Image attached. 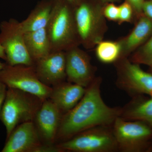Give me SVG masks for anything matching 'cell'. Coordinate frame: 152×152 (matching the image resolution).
Instances as JSON below:
<instances>
[{"label": "cell", "instance_id": "1", "mask_svg": "<svg viewBox=\"0 0 152 152\" xmlns=\"http://www.w3.org/2000/svg\"><path fill=\"white\" fill-rule=\"evenodd\" d=\"M100 83V80H94L77 104L63 115L56 141L66 140L83 131L110 124L118 117L120 110L110 107L103 101Z\"/></svg>", "mask_w": 152, "mask_h": 152}, {"label": "cell", "instance_id": "2", "mask_svg": "<svg viewBox=\"0 0 152 152\" xmlns=\"http://www.w3.org/2000/svg\"><path fill=\"white\" fill-rule=\"evenodd\" d=\"M74 10L66 0H53L51 14L46 28L52 52L66 51L80 45Z\"/></svg>", "mask_w": 152, "mask_h": 152}, {"label": "cell", "instance_id": "3", "mask_svg": "<svg viewBox=\"0 0 152 152\" xmlns=\"http://www.w3.org/2000/svg\"><path fill=\"white\" fill-rule=\"evenodd\" d=\"M43 102L29 93L7 88L0 113V119L6 128L7 138L20 124L34 121Z\"/></svg>", "mask_w": 152, "mask_h": 152}, {"label": "cell", "instance_id": "4", "mask_svg": "<svg viewBox=\"0 0 152 152\" xmlns=\"http://www.w3.org/2000/svg\"><path fill=\"white\" fill-rule=\"evenodd\" d=\"M104 7L82 0L74 7V16L80 44L85 49L94 48L107 29Z\"/></svg>", "mask_w": 152, "mask_h": 152}, {"label": "cell", "instance_id": "5", "mask_svg": "<svg viewBox=\"0 0 152 152\" xmlns=\"http://www.w3.org/2000/svg\"><path fill=\"white\" fill-rule=\"evenodd\" d=\"M34 65L11 66L6 64L0 72V80L7 88L29 93L44 101L50 98L52 87L41 81Z\"/></svg>", "mask_w": 152, "mask_h": 152}, {"label": "cell", "instance_id": "6", "mask_svg": "<svg viewBox=\"0 0 152 152\" xmlns=\"http://www.w3.org/2000/svg\"><path fill=\"white\" fill-rule=\"evenodd\" d=\"M20 22L10 19L0 24V45L4 50L6 64L11 66H33L34 62L28 53Z\"/></svg>", "mask_w": 152, "mask_h": 152}, {"label": "cell", "instance_id": "7", "mask_svg": "<svg viewBox=\"0 0 152 152\" xmlns=\"http://www.w3.org/2000/svg\"><path fill=\"white\" fill-rule=\"evenodd\" d=\"M57 145L63 152H110L118 146L114 135L104 130L94 128L79 133Z\"/></svg>", "mask_w": 152, "mask_h": 152}, {"label": "cell", "instance_id": "8", "mask_svg": "<svg viewBox=\"0 0 152 152\" xmlns=\"http://www.w3.org/2000/svg\"><path fill=\"white\" fill-rule=\"evenodd\" d=\"M66 72L68 81L88 88L94 79L89 56L79 46L66 51Z\"/></svg>", "mask_w": 152, "mask_h": 152}, {"label": "cell", "instance_id": "9", "mask_svg": "<svg viewBox=\"0 0 152 152\" xmlns=\"http://www.w3.org/2000/svg\"><path fill=\"white\" fill-rule=\"evenodd\" d=\"M66 52L55 51L37 61L34 66L41 81L53 87L66 79Z\"/></svg>", "mask_w": 152, "mask_h": 152}, {"label": "cell", "instance_id": "10", "mask_svg": "<svg viewBox=\"0 0 152 152\" xmlns=\"http://www.w3.org/2000/svg\"><path fill=\"white\" fill-rule=\"evenodd\" d=\"M34 121L20 124L7 138L2 152H36L42 145Z\"/></svg>", "mask_w": 152, "mask_h": 152}, {"label": "cell", "instance_id": "11", "mask_svg": "<svg viewBox=\"0 0 152 152\" xmlns=\"http://www.w3.org/2000/svg\"><path fill=\"white\" fill-rule=\"evenodd\" d=\"M63 114L50 99L43 102L35 117V124L41 140L47 144L56 142Z\"/></svg>", "mask_w": 152, "mask_h": 152}, {"label": "cell", "instance_id": "12", "mask_svg": "<svg viewBox=\"0 0 152 152\" xmlns=\"http://www.w3.org/2000/svg\"><path fill=\"white\" fill-rule=\"evenodd\" d=\"M114 136L118 146L125 151L134 149L151 135L146 125L139 122H129L118 118L114 121Z\"/></svg>", "mask_w": 152, "mask_h": 152}, {"label": "cell", "instance_id": "13", "mask_svg": "<svg viewBox=\"0 0 152 152\" xmlns=\"http://www.w3.org/2000/svg\"><path fill=\"white\" fill-rule=\"evenodd\" d=\"M118 65L121 83L130 90L152 94V75L145 72L137 64L126 58L119 59Z\"/></svg>", "mask_w": 152, "mask_h": 152}, {"label": "cell", "instance_id": "14", "mask_svg": "<svg viewBox=\"0 0 152 152\" xmlns=\"http://www.w3.org/2000/svg\"><path fill=\"white\" fill-rule=\"evenodd\" d=\"M52 87L49 99L63 114L73 108L81 99L86 90L84 87L69 82H62Z\"/></svg>", "mask_w": 152, "mask_h": 152}, {"label": "cell", "instance_id": "15", "mask_svg": "<svg viewBox=\"0 0 152 152\" xmlns=\"http://www.w3.org/2000/svg\"><path fill=\"white\" fill-rule=\"evenodd\" d=\"M152 35V20L142 15L130 34L119 40L121 58H126L145 43ZM119 58V59H120Z\"/></svg>", "mask_w": 152, "mask_h": 152}, {"label": "cell", "instance_id": "16", "mask_svg": "<svg viewBox=\"0 0 152 152\" xmlns=\"http://www.w3.org/2000/svg\"><path fill=\"white\" fill-rule=\"evenodd\" d=\"M53 0H41L25 20L20 22L24 33L46 28L53 7Z\"/></svg>", "mask_w": 152, "mask_h": 152}, {"label": "cell", "instance_id": "17", "mask_svg": "<svg viewBox=\"0 0 152 152\" xmlns=\"http://www.w3.org/2000/svg\"><path fill=\"white\" fill-rule=\"evenodd\" d=\"M24 39L27 50L34 63L52 52L46 28L25 33Z\"/></svg>", "mask_w": 152, "mask_h": 152}, {"label": "cell", "instance_id": "18", "mask_svg": "<svg viewBox=\"0 0 152 152\" xmlns=\"http://www.w3.org/2000/svg\"><path fill=\"white\" fill-rule=\"evenodd\" d=\"M119 42L102 41L96 46V56L102 62L110 64L118 61L121 57Z\"/></svg>", "mask_w": 152, "mask_h": 152}, {"label": "cell", "instance_id": "19", "mask_svg": "<svg viewBox=\"0 0 152 152\" xmlns=\"http://www.w3.org/2000/svg\"><path fill=\"white\" fill-rule=\"evenodd\" d=\"M124 116L126 118L143 120L152 125V99L129 110Z\"/></svg>", "mask_w": 152, "mask_h": 152}, {"label": "cell", "instance_id": "20", "mask_svg": "<svg viewBox=\"0 0 152 152\" xmlns=\"http://www.w3.org/2000/svg\"><path fill=\"white\" fill-rule=\"evenodd\" d=\"M132 56L133 62L152 66V35L138 48Z\"/></svg>", "mask_w": 152, "mask_h": 152}, {"label": "cell", "instance_id": "21", "mask_svg": "<svg viewBox=\"0 0 152 152\" xmlns=\"http://www.w3.org/2000/svg\"><path fill=\"white\" fill-rule=\"evenodd\" d=\"M119 17L118 22L119 24L125 22L132 21L134 12L130 4L126 1L119 6Z\"/></svg>", "mask_w": 152, "mask_h": 152}, {"label": "cell", "instance_id": "22", "mask_svg": "<svg viewBox=\"0 0 152 152\" xmlns=\"http://www.w3.org/2000/svg\"><path fill=\"white\" fill-rule=\"evenodd\" d=\"M103 14L106 19L113 21L118 22L119 17V8L113 3H110L104 6Z\"/></svg>", "mask_w": 152, "mask_h": 152}, {"label": "cell", "instance_id": "23", "mask_svg": "<svg viewBox=\"0 0 152 152\" xmlns=\"http://www.w3.org/2000/svg\"><path fill=\"white\" fill-rule=\"evenodd\" d=\"M132 7L134 13L139 17L142 14V8L145 0H126Z\"/></svg>", "mask_w": 152, "mask_h": 152}, {"label": "cell", "instance_id": "24", "mask_svg": "<svg viewBox=\"0 0 152 152\" xmlns=\"http://www.w3.org/2000/svg\"><path fill=\"white\" fill-rule=\"evenodd\" d=\"M142 11L143 15L152 20V0L144 1Z\"/></svg>", "mask_w": 152, "mask_h": 152}, {"label": "cell", "instance_id": "25", "mask_svg": "<svg viewBox=\"0 0 152 152\" xmlns=\"http://www.w3.org/2000/svg\"><path fill=\"white\" fill-rule=\"evenodd\" d=\"M7 88L6 85L0 80V113L5 97Z\"/></svg>", "mask_w": 152, "mask_h": 152}, {"label": "cell", "instance_id": "26", "mask_svg": "<svg viewBox=\"0 0 152 152\" xmlns=\"http://www.w3.org/2000/svg\"><path fill=\"white\" fill-rule=\"evenodd\" d=\"M0 58L4 60L5 61L7 60V57H6L4 50L3 47L1 46V45H0Z\"/></svg>", "mask_w": 152, "mask_h": 152}, {"label": "cell", "instance_id": "27", "mask_svg": "<svg viewBox=\"0 0 152 152\" xmlns=\"http://www.w3.org/2000/svg\"><path fill=\"white\" fill-rule=\"evenodd\" d=\"M66 1L69 4H70L72 7H75L82 1V0H66Z\"/></svg>", "mask_w": 152, "mask_h": 152}, {"label": "cell", "instance_id": "28", "mask_svg": "<svg viewBox=\"0 0 152 152\" xmlns=\"http://www.w3.org/2000/svg\"><path fill=\"white\" fill-rule=\"evenodd\" d=\"M99 1H100L101 2L103 3H110L115 1L118 0H99Z\"/></svg>", "mask_w": 152, "mask_h": 152}, {"label": "cell", "instance_id": "29", "mask_svg": "<svg viewBox=\"0 0 152 152\" xmlns=\"http://www.w3.org/2000/svg\"><path fill=\"white\" fill-rule=\"evenodd\" d=\"M6 64V63H3L0 61V72L3 69V68L4 67Z\"/></svg>", "mask_w": 152, "mask_h": 152}, {"label": "cell", "instance_id": "30", "mask_svg": "<svg viewBox=\"0 0 152 152\" xmlns=\"http://www.w3.org/2000/svg\"></svg>", "mask_w": 152, "mask_h": 152}]
</instances>
